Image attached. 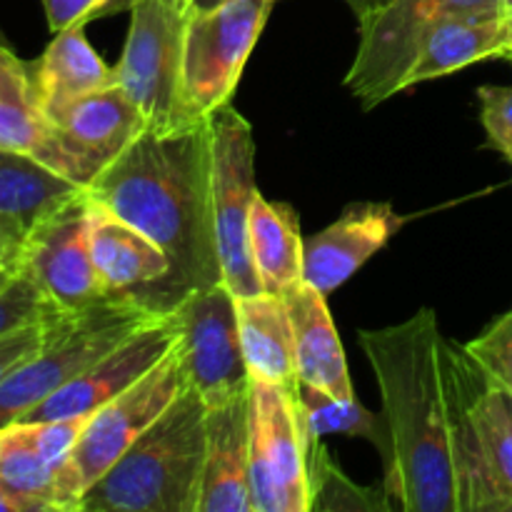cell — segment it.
Masks as SVG:
<instances>
[{"mask_svg":"<svg viewBox=\"0 0 512 512\" xmlns=\"http://www.w3.org/2000/svg\"><path fill=\"white\" fill-rule=\"evenodd\" d=\"M193 0H135L128 38L115 65L118 85L153 133L193 128L183 105V38Z\"/></svg>","mask_w":512,"mask_h":512,"instance_id":"6","label":"cell"},{"mask_svg":"<svg viewBox=\"0 0 512 512\" xmlns=\"http://www.w3.org/2000/svg\"><path fill=\"white\" fill-rule=\"evenodd\" d=\"M508 40L510 23L505 13L448 20L425 38L400 90H408L425 80L445 78L480 60L503 58Z\"/></svg>","mask_w":512,"mask_h":512,"instance_id":"22","label":"cell"},{"mask_svg":"<svg viewBox=\"0 0 512 512\" xmlns=\"http://www.w3.org/2000/svg\"><path fill=\"white\" fill-rule=\"evenodd\" d=\"M440 340L430 308L390 328L360 330L383 398L385 490L403 512H458Z\"/></svg>","mask_w":512,"mask_h":512,"instance_id":"2","label":"cell"},{"mask_svg":"<svg viewBox=\"0 0 512 512\" xmlns=\"http://www.w3.org/2000/svg\"><path fill=\"white\" fill-rule=\"evenodd\" d=\"M275 3L278 0L193 3L183 38V105L193 123H205L230 105Z\"/></svg>","mask_w":512,"mask_h":512,"instance_id":"5","label":"cell"},{"mask_svg":"<svg viewBox=\"0 0 512 512\" xmlns=\"http://www.w3.org/2000/svg\"><path fill=\"white\" fill-rule=\"evenodd\" d=\"M310 483V512L318 510H395L388 490L355 485L328 455L323 440L305 443Z\"/></svg>","mask_w":512,"mask_h":512,"instance_id":"28","label":"cell"},{"mask_svg":"<svg viewBox=\"0 0 512 512\" xmlns=\"http://www.w3.org/2000/svg\"><path fill=\"white\" fill-rule=\"evenodd\" d=\"M108 213L148 235L170 260L153 308L173 313L195 290L223 283L213 223L210 120L178 130H145L85 188Z\"/></svg>","mask_w":512,"mask_h":512,"instance_id":"1","label":"cell"},{"mask_svg":"<svg viewBox=\"0 0 512 512\" xmlns=\"http://www.w3.org/2000/svg\"><path fill=\"white\" fill-rule=\"evenodd\" d=\"M63 148L68 150L80 183L113 163L135 138L148 130V120L120 85L73 100L50 118Z\"/></svg>","mask_w":512,"mask_h":512,"instance_id":"14","label":"cell"},{"mask_svg":"<svg viewBox=\"0 0 512 512\" xmlns=\"http://www.w3.org/2000/svg\"><path fill=\"white\" fill-rule=\"evenodd\" d=\"M188 388V368L183 353L175 345L145 378L90 415L65 468V490L73 512H78L85 490Z\"/></svg>","mask_w":512,"mask_h":512,"instance_id":"8","label":"cell"},{"mask_svg":"<svg viewBox=\"0 0 512 512\" xmlns=\"http://www.w3.org/2000/svg\"><path fill=\"white\" fill-rule=\"evenodd\" d=\"M250 505L253 512H310L295 390L255 378L250 380Z\"/></svg>","mask_w":512,"mask_h":512,"instance_id":"10","label":"cell"},{"mask_svg":"<svg viewBox=\"0 0 512 512\" xmlns=\"http://www.w3.org/2000/svg\"><path fill=\"white\" fill-rule=\"evenodd\" d=\"M0 512H48V510H45L40 503H35V500L13 493V490L5 488V485L0 483Z\"/></svg>","mask_w":512,"mask_h":512,"instance_id":"35","label":"cell"},{"mask_svg":"<svg viewBox=\"0 0 512 512\" xmlns=\"http://www.w3.org/2000/svg\"><path fill=\"white\" fill-rule=\"evenodd\" d=\"M90 253L108 298L130 295L150 305L153 295L170 275L168 255L148 235L95 205L93 200H90Z\"/></svg>","mask_w":512,"mask_h":512,"instance_id":"16","label":"cell"},{"mask_svg":"<svg viewBox=\"0 0 512 512\" xmlns=\"http://www.w3.org/2000/svg\"><path fill=\"white\" fill-rule=\"evenodd\" d=\"M25 235H28V228L20 220L0 215V255H5V258H20Z\"/></svg>","mask_w":512,"mask_h":512,"instance_id":"34","label":"cell"},{"mask_svg":"<svg viewBox=\"0 0 512 512\" xmlns=\"http://www.w3.org/2000/svg\"><path fill=\"white\" fill-rule=\"evenodd\" d=\"M500 5H503L505 15H512V0H500Z\"/></svg>","mask_w":512,"mask_h":512,"instance_id":"39","label":"cell"},{"mask_svg":"<svg viewBox=\"0 0 512 512\" xmlns=\"http://www.w3.org/2000/svg\"><path fill=\"white\" fill-rule=\"evenodd\" d=\"M53 320L55 318L28 325V328H20L15 330V333H8L0 338V383H3V380L8 378L18 365H23L30 355H35L40 348H43Z\"/></svg>","mask_w":512,"mask_h":512,"instance_id":"33","label":"cell"},{"mask_svg":"<svg viewBox=\"0 0 512 512\" xmlns=\"http://www.w3.org/2000/svg\"><path fill=\"white\" fill-rule=\"evenodd\" d=\"M345 3H348L350 8H353L355 18L360 20V18H365V15L373 13V10L383 8V5L388 3V0H345Z\"/></svg>","mask_w":512,"mask_h":512,"instance_id":"37","label":"cell"},{"mask_svg":"<svg viewBox=\"0 0 512 512\" xmlns=\"http://www.w3.org/2000/svg\"><path fill=\"white\" fill-rule=\"evenodd\" d=\"M173 313L190 388L205 408H218L248 393L253 378L240 345L235 295L223 283L195 290L180 300Z\"/></svg>","mask_w":512,"mask_h":512,"instance_id":"11","label":"cell"},{"mask_svg":"<svg viewBox=\"0 0 512 512\" xmlns=\"http://www.w3.org/2000/svg\"><path fill=\"white\" fill-rule=\"evenodd\" d=\"M303 248L293 205L273 203L258 190L250 210V258L263 293L283 298L303 283Z\"/></svg>","mask_w":512,"mask_h":512,"instance_id":"24","label":"cell"},{"mask_svg":"<svg viewBox=\"0 0 512 512\" xmlns=\"http://www.w3.org/2000/svg\"><path fill=\"white\" fill-rule=\"evenodd\" d=\"M195 5H213V3H218V0H193Z\"/></svg>","mask_w":512,"mask_h":512,"instance_id":"40","label":"cell"},{"mask_svg":"<svg viewBox=\"0 0 512 512\" xmlns=\"http://www.w3.org/2000/svg\"><path fill=\"white\" fill-rule=\"evenodd\" d=\"M63 310L45 298L43 290L25 273H20L8 288L0 290V338L28 325L58 318Z\"/></svg>","mask_w":512,"mask_h":512,"instance_id":"29","label":"cell"},{"mask_svg":"<svg viewBox=\"0 0 512 512\" xmlns=\"http://www.w3.org/2000/svg\"><path fill=\"white\" fill-rule=\"evenodd\" d=\"M178 345V320L175 313H165L153 323L135 330L128 340L100 358L93 368L85 370L80 378L70 380L65 388L35 405L18 423L35 420L75 418V415H93L100 405L125 393L130 385L150 373L170 350Z\"/></svg>","mask_w":512,"mask_h":512,"instance_id":"13","label":"cell"},{"mask_svg":"<svg viewBox=\"0 0 512 512\" xmlns=\"http://www.w3.org/2000/svg\"><path fill=\"white\" fill-rule=\"evenodd\" d=\"M235 308H238L240 345L250 378L283 385L288 390L298 388L293 330H290L285 300L268 293L245 295L235 298Z\"/></svg>","mask_w":512,"mask_h":512,"instance_id":"23","label":"cell"},{"mask_svg":"<svg viewBox=\"0 0 512 512\" xmlns=\"http://www.w3.org/2000/svg\"><path fill=\"white\" fill-rule=\"evenodd\" d=\"M293 330L295 373L303 383L323 388L340 400H353V383L345 363L343 343L338 338L325 295L313 285L300 283L283 295Z\"/></svg>","mask_w":512,"mask_h":512,"instance_id":"19","label":"cell"},{"mask_svg":"<svg viewBox=\"0 0 512 512\" xmlns=\"http://www.w3.org/2000/svg\"><path fill=\"white\" fill-rule=\"evenodd\" d=\"M83 185L18 150L0 148V215L33 228L43 215L83 193Z\"/></svg>","mask_w":512,"mask_h":512,"instance_id":"25","label":"cell"},{"mask_svg":"<svg viewBox=\"0 0 512 512\" xmlns=\"http://www.w3.org/2000/svg\"><path fill=\"white\" fill-rule=\"evenodd\" d=\"M20 275V258H5L0 255V290L8 288Z\"/></svg>","mask_w":512,"mask_h":512,"instance_id":"36","label":"cell"},{"mask_svg":"<svg viewBox=\"0 0 512 512\" xmlns=\"http://www.w3.org/2000/svg\"><path fill=\"white\" fill-rule=\"evenodd\" d=\"M508 23H510V40H508V45H505L503 58L510 60V63H512V15H508Z\"/></svg>","mask_w":512,"mask_h":512,"instance_id":"38","label":"cell"},{"mask_svg":"<svg viewBox=\"0 0 512 512\" xmlns=\"http://www.w3.org/2000/svg\"><path fill=\"white\" fill-rule=\"evenodd\" d=\"M445 348L463 380L465 395L478 423L485 475L498 500V508L500 512H512V413L508 398L470 358L465 345L445 338Z\"/></svg>","mask_w":512,"mask_h":512,"instance_id":"20","label":"cell"},{"mask_svg":"<svg viewBox=\"0 0 512 512\" xmlns=\"http://www.w3.org/2000/svg\"><path fill=\"white\" fill-rule=\"evenodd\" d=\"M213 128V223L223 285L235 295L263 293L250 258V210L255 188L253 125L225 105L210 118Z\"/></svg>","mask_w":512,"mask_h":512,"instance_id":"9","label":"cell"},{"mask_svg":"<svg viewBox=\"0 0 512 512\" xmlns=\"http://www.w3.org/2000/svg\"><path fill=\"white\" fill-rule=\"evenodd\" d=\"M503 15L500 0H388L358 20L360 43L345 88L365 110L403 93V78L425 38L453 18Z\"/></svg>","mask_w":512,"mask_h":512,"instance_id":"7","label":"cell"},{"mask_svg":"<svg viewBox=\"0 0 512 512\" xmlns=\"http://www.w3.org/2000/svg\"><path fill=\"white\" fill-rule=\"evenodd\" d=\"M478 100L488 143L512 163V85H483Z\"/></svg>","mask_w":512,"mask_h":512,"instance_id":"31","label":"cell"},{"mask_svg":"<svg viewBox=\"0 0 512 512\" xmlns=\"http://www.w3.org/2000/svg\"><path fill=\"white\" fill-rule=\"evenodd\" d=\"M0 483L40 503L48 512H68L63 475L38 453L23 423L0 428Z\"/></svg>","mask_w":512,"mask_h":512,"instance_id":"27","label":"cell"},{"mask_svg":"<svg viewBox=\"0 0 512 512\" xmlns=\"http://www.w3.org/2000/svg\"><path fill=\"white\" fill-rule=\"evenodd\" d=\"M505 398H508V395H505ZM508 405H510V413H512V398H508Z\"/></svg>","mask_w":512,"mask_h":512,"instance_id":"42","label":"cell"},{"mask_svg":"<svg viewBox=\"0 0 512 512\" xmlns=\"http://www.w3.org/2000/svg\"><path fill=\"white\" fill-rule=\"evenodd\" d=\"M465 350L485 375L512 398V310L495 320L480 338L465 343Z\"/></svg>","mask_w":512,"mask_h":512,"instance_id":"30","label":"cell"},{"mask_svg":"<svg viewBox=\"0 0 512 512\" xmlns=\"http://www.w3.org/2000/svg\"><path fill=\"white\" fill-rule=\"evenodd\" d=\"M138 298H105L50 323L43 348L0 383V428L18 423L35 405L80 378L135 330L160 318Z\"/></svg>","mask_w":512,"mask_h":512,"instance_id":"4","label":"cell"},{"mask_svg":"<svg viewBox=\"0 0 512 512\" xmlns=\"http://www.w3.org/2000/svg\"><path fill=\"white\" fill-rule=\"evenodd\" d=\"M295 408H298L303 443L323 440L325 435H350V438H363L373 443L383 455L388 450L383 413H370L358 398L340 400L325 393L323 388L298 380Z\"/></svg>","mask_w":512,"mask_h":512,"instance_id":"26","label":"cell"},{"mask_svg":"<svg viewBox=\"0 0 512 512\" xmlns=\"http://www.w3.org/2000/svg\"><path fill=\"white\" fill-rule=\"evenodd\" d=\"M0 148L30 155L83 185L68 150L60 143L58 130L40 110L30 63L20 60L10 45L0 50Z\"/></svg>","mask_w":512,"mask_h":512,"instance_id":"18","label":"cell"},{"mask_svg":"<svg viewBox=\"0 0 512 512\" xmlns=\"http://www.w3.org/2000/svg\"><path fill=\"white\" fill-rule=\"evenodd\" d=\"M30 75L38 105L48 120L73 100L118 85L115 68L85 38V25L58 30L43 55L30 63Z\"/></svg>","mask_w":512,"mask_h":512,"instance_id":"21","label":"cell"},{"mask_svg":"<svg viewBox=\"0 0 512 512\" xmlns=\"http://www.w3.org/2000/svg\"><path fill=\"white\" fill-rule=\"evenodd\" d=\"M5 45H10V43H8V40H5L3 30H0V50H3V48H5Z\"/></svg>","mask_w":512,"mask_h":512,"instance_id":"41","label":"cell"},{"mask_svg":"<svg viewBox=\"0 0 512 512\" xmlns=\"http://www.w3.org/2000/svg\"><path fill=\"white\" fill-rule=\"evenodd\" d=\"M45 10V20L53 33L73 25H88L93 20L108 15L125 13L135 5V0H40Z\"/></svg>","mask_w":512,"mask_h":512,"instance_id":"32","label":"cell"},{"mask_svg":"<svg viewBox=\"0 0 512 512\" xmlns=\"http://www.w3.org/2000/svg\"><path fill=\"white\" fill-rule=\"evenodd\" d=\"M198 512H253L250 505V390L205 415L203 493Z\"/></svg>","mask_w":512,"mask_h":512,"instance_id":"17","label":"cell"},{"mask_svg":"<svg viewBox=\"0 0 512 512\" xmlns=\"http://www.w3.org/2000/svg\"><path fill=\"white\" fill-rule=\"evenodd\" d=\"M405 225L390 203L350 205L333 225L305 238L303 283L328 298Z\"/></svg>","mask_w":512,"mask_h":512,"instance_id":"15","label":"cell"},{"mask_svg":"<svg viewBox=\"0 0 512 512\" xmlns=\"http://www.w3.org/2000/svg\"><path fill=\"white\" fill-rule=\"evenodd\" d=\"M205 415L193 388L90 485L78 512H198L203 493Z\"/></svg>","mask_w":512,"mask_h":512,"instance_id":"3","label":"cell"},{"mask_svg":"<svg viewBox=\"0 0 512 512\" xmlns=\"http://www.w3.org/2000/svg\"><path fill=\"white\" fill-rule=\"evenodd\" d=\"M20 273L28 275L63 313L108 298L90 253V198L85 190L28 230L20 250Z\"/></svg>","mask_w":512,"mask_h":512,"instance_id":"12","label":"cell"}]
</instances>
